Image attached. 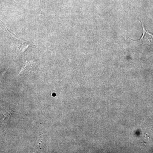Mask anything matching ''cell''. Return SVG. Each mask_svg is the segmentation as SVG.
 I'll list each match as a JSON object with an SVG mask.
<instances>
[{"mask_svg": "<svg viewBox=\"0 0 153 153\" xmlns=\"http://www.w3.org/2000/svg\"><path fill=\"white\" fill-rule=\"evenodd\" d=\"M1 23L4 27V28L5 30L7 31V33L13 40L14 47L18 53V56H20L21 54L24 53L30 46H33L36 47L32 43H30V41L19 38L16 35H14L13 33H11L10 31L7 29V28L4 25L1 21Z\"/></svg>", "mask_w": 153, "mask_h": 153, "instance_id": "6da1fadb", "label": "cell"}, {"mask_svg": "<svg viewBox=\"0 0 153 153\" xmlns=\"http://www.w3.org/2000/svg\"><path fill=\"white\" fill-rule=\"evenodd\" d=\"M141 23L143 30V34L141 37L138 40H133L129 38L131 41H138L143 47L146 49H153V34L150 33L144 27L143 22L140 21Z\"/></svg>", "mask_w": 153, "mask_h": 153, "instance_id": "7a4b0ae2", "label": "cell"}, {"mask_svg": "<svg viewBox=\"0 0 153 153\" xmlns=\"http://www.w3.org/2000/svg\"><path fill=\"white\" fill-rule=\"evenodd\" d=\"M44 134L40 133L38 135V139L34 148V150H41L44 149V143H43V140H44Z\"/></svg>", "mask_w": 153, "mask_h": 153, "instance_id": "3957f363", "label": "cell"}, {"mask_svg": "<svg viewBox=\"0 0 153 153\" xmlns=\"http://www.w3.org/2000/svg\"><path fill=\"white\" fill-rule=\"evenodd\" d=\"M44 0H40V4L41 7V10L42 8V7L44 5Z\"/></svg>", "mask_w": 153, "mask_h": 153, "instance_id": "277c9868", "label": "cell"}]
</instances>
